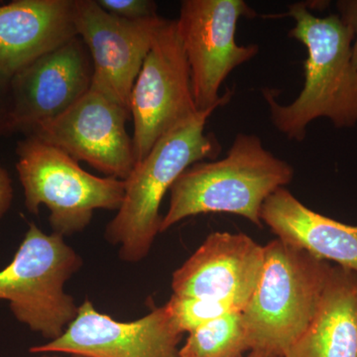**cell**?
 <instances>
[{
	"mask_svg": "<svg viewBox=\"0 0 357 357\" xmlns=\"http://www.w3.org/2000/svg\"><path fill=\"white\" fill-rule=\"evenodd\" d=\"M37 357H61L58 354H40Z\"/></svg>",
	"mask_w": 357,
	"mask_h": 357,
	"instance_id": "obj_24",
	"label": "cell"
},
{
	"mask_svg": "<svg viewBox=\"0 0 357 357\" xmlns=\"http://www.w3.org/2000/svg\"><path fill=\"white\" fill-rule=\"evenodd\" d=\"M293 178V167L267 150L259 136L238 133L225 158L198 162L181 174L160 234L203 213H232L262 227L263 204Z\"/></svg>",
	"mask_w": 357,
	"mask_h": 357,
	"instance_id": "obj_2",
	"label": "cell"
},
{
	"mask_svg": "<svg viewBox=\"0 0 357 357\" xmlns=\"http://www.w3.org/2000/svg\"><path fill=\"white\" fill-rule=\"evenodd\" d=\"M264 256V246L246 234L213 232L174 272V295L217 301L243 311L261 277Z\"/></svg>",
	"mask_w": 357,
	"mask_h": 357,
	"instance_id": "obj_13",
	"label": "cell"
},
{
	"mask_svg": "<svg viewBox=\"0 0 357 357\" xmlns=\"http://www.w3.org/2000/svg\"><path fill=\"white\" fill-rule=\"evenodd\" d=\"M72 357H84V356H72Z\"/></svg>",
	"mask_w": 357,
	"mask_h": 357,
	"instance_id": "obj_25",
	"label": "cell"
},
{
	"mask_svg": "<svg viewBox=\"0 0 357 357\" xmlns=\"http://www.w3.org/2000/svg\"><path fill=\"white\" fill-rule=\"evenodd\" d=\"M260 217L277 238L357 273V225L311 210L286 188L265 201Z\"/></svg>",
	"mask_w": 357,
	"mask_h": 357,
	"instance_id": "obj_15",
	"label": "cell"
},
{
	"mask_svg": "<svg viewBox=\"0 0 357 357\" xmlns=\"http://www.w3.org/2000/svg\"><path fill=\"white\" fill-rule=\"evenodd\" d=\"M246 357H280L266 351H251Z\"/></svg>",
	"mask_w": 357,
	"mask_h": 357,
	"instance_id": "obj_23",
	"label": "cell"
},
{
	"mask_svg": "<svg viewBox=\"0 0 357 357\" xmlns=\"http://www.w3.org/2000/svg\"><path fill=\"white\" fill-rule=\"evenodd\" d=\"M75 0L0 6V72L6 77L77 37Z\"/></svg>",
	"mask_w": 357,
	"mask_h": 357,
	"instance_id": "obj_14",
	"label": "cell"
},
{
	"mask_svg": "<svg viewBox=\"0 0 357 357\" xmlns=\"http://www.w3.org/2000/svg\"><path fill=\"white\" fill-rule=\"evenodd\" d=\"M250 351L243 312L208 321L189 333L180 357H243Z\"/></svg>",
	"mask_w": 357,
	"mask_h": 357,
	"instance_id": "obj_17",
	"label": "cell"
},
{
	"mask_svg": "<svg viewBox=\"0 0 357 357\" xmlns=\"http://www.w3.org/2000/svg\"><path fill=\"white\" fill-rule=\"evenodd\" d=\"M82 265L64 237L30 223L13 259L0 270V301H7L13 316L32 332L48 342L57 340L79 311L65 284Z\"/></svg>",
	"mask_w": 357,
	"mask_h": 357,
	"instance_id": "obj_6",
	"label": "cell"
},
{
	"mask_svg": "<svg viewBox=\"0 0 357 357\" xmlns=\"http://www.w3.org/2000/svg\"><path fill=\"white\" fill-rule=\"evenodd\" d=\"M107 13L128 20L158 17L156 2L152 0H96Z\"/></svg>",
	"mask_w": 357,
	"mask_h": 357,
	"instance_id": "obj_19",
	"label": "cell"
},
{
	"mask_svg": "<svg viewBox=\"0 0 357 357\" xmlns=\"http://www.w3.org/2000/svg\"><path fill=\"white\" fill-rule=\"evenodd\" d=\"M136 163L160 138L198 114L177 20L159 26L130 96Z\"/></svg>",
	"mask_w": 357,
	"mask_h": 357,
	"instance_id": "obj_7",
	"label": "cell"
},
{
	"mask_svg": "<svg viewBox=\"0 0 357 357\" xmlns=\"http://www.w3.org/2000/svg\"><path fill=\"white\" fill-rule=\"evenodd\" d=\"M218 107L199 112L160 138L126 178L123 202L105 229V238L119 245L123 261L139 262L149 255L163 220L162 201L181 174L192 164L217 159L222 152L217 135L206 133Z\"/></svg>",
	"mask_w": 357,
	"mask_h": 357,
	"instance_id": "obj_3",
	"label": "cell"
},
{
	"mask_svg": "<svg viewBox=\"0 0 357 357\" xmlns=\"http://www.w3.org/2000/svg\"><path fill=\"white\" fill-rule=\"evenodd\" d=\"M75 8L77 34L93 63L91 89L130 112L131 91L164 18L123 20L96 0H75Z\"/></svg>",
	"mask_w": 357,
	"mask_h": 357,
	"instance_id": "obj_11",
	"label": "cell"
},
{
	"mask_svg": "<svg viewBox=\"0 0 357 357\" xmlns=\"http://www.w3.org/2000/svg\"><path fill=\"white\" fill-rule=\"evenodd\" d=\"M284 357H357V273L335 265L318 311Z\"/></svg>",
	"mask_w": 357,
	"mask_h": 357,
	"instance_id": "obj_16",
	"label": "cell"
},
{
	"mask_svg": "<svg viewBox=\"0 0 357 357\" xmlns=\"http://www.w3.org/2000/svg\"><path fill=\"white\" fill-rule=\"evenodd\" d=\"M91 56L79 36L45 54L10 79V131L31 135L89 93Z\"/></svg>",
	"mask_w": 357,
	"mask_h": 357,
	"instance_id": "obj_10",
	"label": "cell"
},
{
	"mask_svg": "<svg viewBox=\"0 0 357 357\" xmlns=\"http://www.w3.org/2000/svg\"><path fill=\"white\" fill-rule=\"evenodd\" d=\"M257 287L243 310L251 351L284 357L318 311L333 265L276 238L264 245Z\"/></svg>",
	"mask_w": 357,
	"mask_h": 357,
	"instance_id": "obj_4",
	"label": "cell"
},
{
	"mask_svg": "<svg viewBox=\"0 0 357 357\" xmlns=\"http://www.w3.org/2000/svg\"><path fill=\"white\" fill-rule=\"evenodd\" d=\"M257 13L243 0H184L181 2L178 26L191 70L192 95L199 112L223 107L234 91L220 96V86L230 73L255 58L256 44L236 43L241 17Z\"/></svg>",
	"mask_w": 357,
	"mask_h": 357,
	"instance_id": "obj_8",
	"label": "cell"
},
{
	"mask_svg": "<svg viewBox=\"0 0 357 357\" xmlns=\"http://www.w3.org/2000/svg\"><path fill=\"white\" fill-rule=\"evenodd\" d=\"M130 119L128 109L89 89L65 114L31 135L107 177L126 181L136 165L132 137L126 129Z\"/></svg>",
	"mask_w": 357,
	"mask_h": 357,
	"instance_id": "obj_9",
	"label": "cell"
},
{
	"mask_svg": "<svg viewBox=\"0 0 357 357\" xmlns=\"http://www.w3.org/2000/svg\"><path fill=\"white\" fill-rule=\"evenodd\" d=\"M13 201V187L10 176L0 164V220L6 215Z\"/></svg>",
	"mask_w": 357,
	"mask_h": 357,
	"instance_id": "obj_22",
	"label": "cell"
},
{
	"mask_svg": "<svg viewBox=\"0 0 357 357\" xmlns=\"http://www.w3.org/2000/svg\"><path fill=\"white\" fill-rule=\"evenodd\" d=\"M10 77L0 72V139L11 133Z\"/></svg>",
	"mask_w": 357,
	"mask_h": 357,
	"instance_id": "obj_20",
	"label": "cell"
},
{
	"mask_svg": "<svg viewBox=\"0 0 357 357\" xmlns=\"http://www.w3.org/2000/svg\"><path fill=\"white\" fill-rule=\"evenodd\" d=\"M337 14L354 33L351 61L357 70V0H338Z\"/></svg>",
	"mask_w": 357,
	"mask_h": 357,
	"instance_id": "obj_21",
	"label": "cell"
},
{
	"mask_svg": "<svg viewBox=\"0 0 357 357\" xmlns=\"http://www.w3.org/2000/svg\"><path fill=\"white\" fill-rule=\"evenodd\" d=\"M182 335L174 328L165 306L136 321H119L86 299L60 337L29 351L84 357H180Z\"/></svg>",
	"mask_w": 357,
	"mask_h": 357,
	"instance_id": "obj_12",
	"label": "cell"
},
{
	"mask_svg": "<svg viewBox=\"0 0 357 357\" xmlns=\"http://www.w3.org/2000/svg\"><path fill=\"white\" fill-rule=\"evenodd\" d=\"M16 154L26 208L37 215L40 206H46L54 234L74 236L88 227L96 210L121 208L126 181L86 172L69 155L36 136L20 140Z\"/></svg>",
	"mask_w": 357,
	"mask_h": 357,
	"instance_id": "obj_5",
	"label": "cell"
},
{
	"mask_svg": "<svg viewBox=\"0 0 357 357\" xmlns=\"http://www.w3.org/2000/svg\"><path fill=\"white\" fill-rule=\"evenodd\" d=\"M295 26L289 37L307 48L305 84L290 105L277 102L274 89L262 91L270 119L288 139L304 141L310 123L328 119L337 128H357V70L352 64L354 33L337 13L318 17L305 2L288 6Z\"/></svg>",
	"mask_w": 357,
	"mask_h": 357,
	"instance_id": "obj_1",
	"label": "cell"
},
{
	"mask_svg": "<svg viewBox=\"0 0 357 357\" xmlns=\"http://www.w3.org/2000/svg\"><path fill=\"white\" fill-rule=\"evenodd\" d=\"M164 306L174 328L181 335L194 332L204 324L229 312H243L217 301L181 297L174 294Z\"/></svg>",
	"mask_w": 357,
	"mask_h": 357,
	"instance_id": "obj_18",
	"label": "cell"
}]
</instances>
